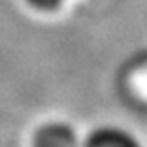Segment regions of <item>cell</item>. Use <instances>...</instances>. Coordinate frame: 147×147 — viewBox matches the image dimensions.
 Wrapping results in <instances>:
<instances>
[{
    "instance_id": "cell-1",
    "label": "cell",
    "mask_w": 147,
    "mask_h": 147,
    "mask_svg": "<svg viewBox=\"0 0 147 147\" xmlns=\"http://www.w3.org/2000/svg\"><path fill=\"white\" fill-rule=\"evenodd\" d=\"M88 142L92 145H131V144H134V140L127 132L116 131V129H101V131H96Z\"/></svg>"
},
{
    "instance_id": "cell-2",
    "label": "cell",
    "mask_w": 147,
    "mask_h": 147,
    "mask_svg": "<svg viewBox=\"0 0 147 147\" xmlns=\"http://www.w3.org/2000/svg\"><path fill=\"white\" fill-rule=\"evenodd\" d=\"M35 142L37 144H72L74 136L63 125H50V127H44L39 132Z\"/></svg>"
},
{
    "instance_id": "cell-3",
    "label": "cell",
    "mask_w": 147,
    "mask_h": 147,
    "mask_svg": "<svg viewBox=\"0 0 147 147\" xmlns=\"http://www.w3.org/2000/svg\"><path fill=\"white\" fill-rule=\"evenodd\" d=\"M33 9H39V11H52V9L59 7L63 0H26Z\"/></svg>"
}]
</instances>
